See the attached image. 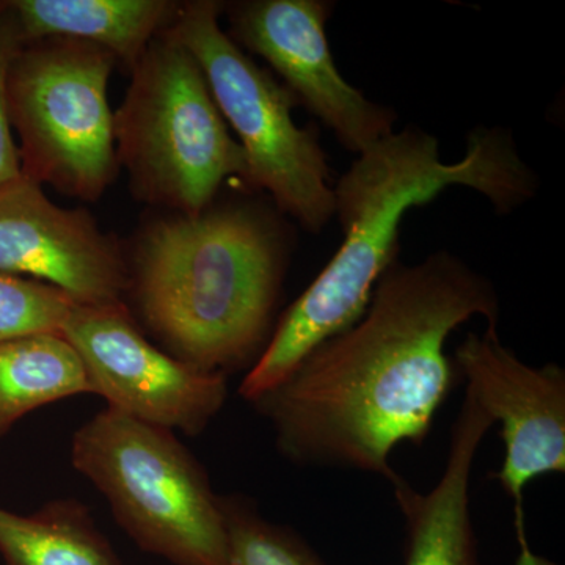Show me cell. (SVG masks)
Instances as JSON below:
<instances>
[{
  "label": "cell",
  "instance_id": "cell-1",
  "mask_svg": "<svg viewBox=\"0 0 565 565\" xmlns=\"http://www.w3.org/2000/svg\"><path fill=\"white\" fill-rule=\"evenodd\" d=\"M492 282L448 252L394 263L362 318L311 352L282 384L253 401L289 462L397 473V445H422L455 384L446 341L475 316L498 326Z\"/></svg>",
  "mask_w": 565,
  "mask_h": 565
},
{
  "label": "cell",
  "instance_id": "cell-2",
  "mask_svg": "<svg viewBox=\"0 0 565 565\" xmlns=\"http://www.w3.org/2000/svg\"><path fill=\"white\" fill-rule=\"evenodd\" d=\"M452 185L482 193L500 214L537 191L511 134L497 128L471 132L459 162L441 161L438 140L418 128L390 134L360 154L333 188L343 244L281 316L239 386L245 401L282 384L319 345L362 318L379 280L396 263L405 212Z\"/></svg>",
  "mask_w": 565,
  "mask_h": 565
},
{
  "label": "cell",
  "instance_id": "cell-3",
  "mask_svg": "<svg viewBox=\"0 0 565 565\" xmlns=\"http://www.w3.org/2000/svg\"><path fill=\"white\" fill-rule=\"evenodd\" d=\"M285 267L273 222L252 207H210L148 226L126 296L163 351L228 375L266 348Z\"/></svg>",
  "mask_w": 565,
  "mask_h": 565
},
{
  "label": "cell",
  "instance_id": "cell-4",
  "mask_svg": "<svg viewBox=\"0 0 565 565\" xmlns=\"http://www.w3.org/2000/svg\"><path fill=\"white\" fill-rule=\"evenodd\" d=\"M114 139L136 195L180 215L202 214L223 182L247 178L243 148L202 66L169 29L131 70V85L114 111Z\"/></svg>",
  "mask_w": 565,
  "mask_h": 565
},
{
  "label": "cell",
  "instance_id": "cell-5",
  "mask_svg": "<svg viewBox=\"0 0 565 565\" xmlns=\"http://www.w3.org/2000/svg\"><path fill=\"white\" fill-rule=\"evenodd\" d=\"M71 463L145 552L174 565H230L221 494L172 430L106 407L74 434Z\"/></svg>",
  "mask_w": 565,
  "mask_h": 565
},
{
  "label": "cell",
  "instance_id": "cell-6",
  "mask_svg": "<svg viewBox=\"0 0 565 565\" xmlns=\"http://www.w3.org/2000/svg\"><path fill=\"white\" fill-rule=\"evenodd\" d=\"M221 11L212 0L184 3L169 32L202 66L218 110L236 132L245 184L266 191L278 210L319 233L334 215V192L318 132L294 122L296 96L222 31Z\"/></svg>",
  "mask_w": 565,
  "mask_h": 565
},
{
  "label": "cell",
  "instance_id": "cell-7",
  "mask_svg": "<svg viewBox=\"0 0 565 565\" xmlns=\"http://www.w3.org/2000/svg\"><path fill=\"white\" fill-rule=\"evenodd\" d=\"M117 58L84 41L24 44L7 81L21 172L40 185L96 202L117 177L107 87Z\"/></svg>",
  "mask_w": 565,
  "mask_h": 565
},
{
  "label": "cell",
  "instance_id": "cell-8",
  "mask_svg": "<svg viewBox=\"0 0 565 565\" xmlns=\"http://www.w3.org/2000/svg\"><path fill=\"white\" fill-rule=\"evenodd\" d=\"M62 337L79 355L92 394L139 422L196 437L228 397V375L204 373L156 348L126 303L77 305Z\"/></svg>",
  "mask_w": 565,
  "mask_h": 565
},
{
  "label": "cell",
  "instance_id": "cell-9",
  "mask_svg": "<svg viewBox=\"0 0 565 565\" xmlns=\"http://www.w3.org/2000/svg\"><path fill=\"white\" fill-rule=\"evenodd\" d=\"M457 373L479 405L501 424L504 460L492 475L514 503L519 565H553L526 541L525 489L534 479L565 473V373L557 364L534 367L504 348L497 327L470 333L455 352Z\"/></svg>",
  "mask_w": 565,
  "mask_h": 565
},
{
  "label": "cell",
  "instance_id": "cell-10",
  "mask_svg": "<svg viewBox=\"0 0 565 565\" xmlns=\"http://www.w3.org/2000/svg\"><path fill=\"white\" fill-rule=\"evenodd\" d=\"M330 14L332 3L323 0H252L232 7L230 20L234 43L269 63L297 103L362 154L394 132L396 111L341 76L326 35Z\"/></svg>",
  "mask_w": 565,
  "mask_h": 565
},
{
  "label": "cell",
  "instance_id": "cell-11",
  "mask_svg": "<svg viewBox=\"0 0 565 565\" xmlns=\"http://www.w3.org/2000/svg\"><path fill=\"white\" fill-rule=\"evenodd\" d=\"M0 273L61 288L77 303H125L129 264L88 212L65 210L20 174L0 185Z\"/></svg>",
  "mask_w": 565,
  "mask_h": 565
},
{
  "label": "cell",
  "instance_id": "cell-12",
  "mask_svg": "<svg viewBox=\"0 0 565 565\" xmlns=\"http://www.w3.org/2000/svg\"><path fill=\"white\" fill-rule=\"evenodd\" d=\"M493 424L467 390L437 486L423 493L399 475L390 482L407 527L405 565H484L471 520L470 482L479 446Z\"/></svg>",
  "mask_w": 565,
  "mask_h": 565
},
{
  "label": "cell",
  "instance_id": "cell-13",
  "mask_svg": "<svg viewBox=\"0 0 565 565\" xmlns=\"http://www.w3.org/2000/svg\"><path fill=\"white\" fill-rule=\"evenodd\" d=\"M180 6L169 0H3L0 17L21 46L33 41H84L132 70L172 25Z\"/></svg>",
  "mask_w": 565,
  "mask_h": 565
},
{
  "label": "cell",
  "instance_id": "cell-14",
  "mask_svg": "<svg viewBox=\"0 0 565 565\" xmlns=\"http://www.w3.org/2000/svg\"><path fill=\"white\" fill-rule=\"evenodd\" d=\"M0 555L6 565H121L90 509L74 498L31 515L0 508Z\"/></svg>",
  "mask_w": 565,
  "mask_h": 565
},
{
  "label": "cell",
  "instance_id": "cell-15",
  "mask_svg": "<svg viewBox=\"0 0 565 565\" xmlns=\"http://www.w3.org/2000/svg\"><path fill=\"white\" fill-rule=\"evenodd\" d=\"M92 394L79 355L58 334L0 344V440L44 405Z\"/></svg>",
  "mask_w": 565,
  "mask_h": 565
},
{
  "label": "cell",
  "instance_id": "cell-16",
  "mask_svg": "<svg viewBox=\"0 0 565 565\" xmlns=\"http://www.w3.org/2000/svg\"><path fill=\"white\" fill-rule=\"evenodd\" d=\"M218 500L228 535L230 565H323L299 535L264 519L248 498L221 494Z\"/></svg>",
  "mask_w": 565,
  "mask_h": 565
},
{
  "label": "cell",
  "instance_id": "cell-17",
  "mask_svg": "<svg viewBox=\"0 0 565 565\" xmlns=\"http://www.w3.org/2000/svg\"><path fill=\"white\" fill-rule=\"evenodd\" d=\"M77 305L47 282L0 273V344L43 334L62 337Z\"/></svg>",
  "mask_w": 565,
  "mask_h": 565
},
{
  "label": "cell",
  "instance_id": "cell-18",
  "mask_svg": "<svg viewBox=\"0 0 565 565\" xmlns=\"http://www.w3.org/2000/svg\"><path fill=\"white\" fill-rule=\"evenodd\" d=\"M21 50V43L14 36L10 25L0 17V185L20 177L21 159L11 128L7 81L14 55Z\"/></svg>",
  "mask_w": 565,
  "mask_h": 565
}]
</instances>
